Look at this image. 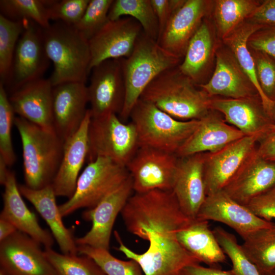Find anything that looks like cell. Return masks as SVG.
<instances>
[{"mask_svg": "<svg viewBox=\"0 0 275 275\" xmlns=\"http://www.w3.org/2000/svg\"><path fill=\"white\" fill-rule=\"evenodd\" d=\"M140 99L181 121L200 120L211 109V97L183 74L178 66L158 75Z\"/></svg>", "mask_w": 275, "mask_h": 275, "instance_id": "cell-1", "label": "cell"}, {"mask_svg": "<svg viewBox=\"0 0 275 275\" xmlns=\"http://www.w3.org/2000/svg\"><path fill=\"white\" fill-rule=\"evenodd\" d=\"M14 124L22 143L24 185L40 189L52 184L62 160L64 141L54 131L19 116Z\"/></svg>", "mask_w": 275, "mask_h": 275, "instance_id": "cell-2", "label": "cell"}, {"mask_svg": "<svg viewBox=\"0 0 275 275\" xmlns=\"http://www.w3.org/2000/svg\"><path fill=\"white\" fill-rule=\"evenodd\" d=\"M42 31L46 52L53 65L49 78L52 86L68 82L86 84L91 59L89 40L73 25L61 21Z\"/></svg>", "mask_w": 275, "mask_h": 275, "instance_id": "cell-3", "label": "cell"}, {"mask_svg": "<svg viewBox=\"0 0 275 275\" xmlns=\"http://www.w3.org/2000/svg\"><path fill=\"white\" fill-rule=\"evenodd\" d=\"M121 59L126 96L123 108L118 117L125 122L149 84L162 72L178 66L182 59L165 50L143 32L130 56Z\"/></svg>", "mask_w": 275, "mask_h": 275, "instance_id": "cell-4", "label": "cell"}, {"mask_svg": "<svg viewBox=\"0 0 275 275\" xmlns=\"http://www.w3.org/2000/svg\"><path fill=\"white\" fill-rule=\"evenodd\" d=\"M120 214L127 230L142 239L146 231L183 228L194 220L182 210L172 190L161 189L135 193Z\"/></svg>", "mask_w": 275, "mask_h": 275, "instance_id": "cell-5", "label": "cell"}, {"mask_svg": "<svg viewBox=\"0 0 275 275\" xmlns=\"http://www.w3.org/2000/svg\"><path fill=\"white\" fill-rule=\"evenodd\" d=\"M129 118L136 130L139 147L176 154L200 123V120H177L141 99L132 108Z\"/></svg>", "mask_w": 275, "mask_h": 275, "instance_id": "cell-6", "label": "cell"}, {"mask_svg": "<svg viewBox=\"0 0 275 275\" xmlns=\"http://www.w3.org/2000/svg\"><path fill=\"white\" fill-rule=\"evenodd\" d=\"M129 177L126 167L109 158L98 157L88 162L79 175L72 197L59 206L61 216H67L79 209L94 207Z\"/></svg>", "mask_w": 275, "mask_h": 275, "instance_id": "cell-7", "label": "cell"}, {"mask_svg": "<svg viewBox=\"0 0 275 275\" xmlns=\"http://www.w3.org/2000/svg\"><path fill=\"white\" fill-rule=\"evenodd\" d=\"M114 234L119 244L117 249L135 261L144 275H178L185 267L200 263L181 245L176 235L148 231L146 234L148 249L138 254L124 243L118 231Z\"/></svg>", "mask_w": 275, "mask_h": 275, "instance_id": "cell-8", "label": "cell"}, {"mask_svg": "<svg viewBox=\"0 0 275 275\" xmlns=\"http://www.w3.org/2000/svg\"><path fill=\"white\" fill-rule=\"evenodd\" d=\"M88 140L89 162L104 157L126 167L139 148L134 125L125 123L114 114L91 118Z\"/></svg>", "mask_w": 275, "mask_h": 275, "instance_id": "cell-9", "label": "cell"}, {"mask_svg": "<svg viewBox=\"0 0 275 275\" xmlns=\"http://www.w3.org/2000/svg\"><path fill=\"white\" fill-rule=\"evenodd\" d=\"M180 157L176 153L140 147L126 168L135 193L172 190Z\"/></svg>", "mask_w": 275, "mask_h": 275, "instance_id": "cell-10", "label": "cell"}, {"mask_svg": "<svg viewBox=\"0 0 275 275\" xmlns=\"http://www.w3.org/2000/svg\"><path fill=\"white\" fill-rule=\"evenodd\" d=\"M88 86L92 118L119 116L125 103V83L121 59H108L94 67Z\"/></svg>", "mask_w": 275, "mask_h": 275, "instance_id": "cell-11", "label": "cell"}, {"mask_svg": "<svg viewBox=\"0 0 275 275\" xmlns=\"http://www.w3.org/2000/svg\"><path fill=\"white\" fill-rule=\"evenodd\" d=\"M49 61L42 28L32 20L24 19V29L16 45L7 86L12 92L28 82L42 78Z\"/></svg>", "mask_w": 275, "mask_h": 275, "instance_id": "cell-12", "label": "cell"}, {"mask_svg": "<svg viewBox=\"0 0 275 275\" xmlns=\"http://www.w3.org/2000/svg\"><path fill=\"white\" fill-rule=\"evenodd\" d=\"M259 135L244 136L219 150L205 153L204 180L206 196L223 190L256 151Z\"/></svg>", "mask_w": 275, "mask_h": 275, "instance_id": "cell-13", "label": "cell"}, {"mask_svg": "<svg viewBox=\"0 0 275 275\" xmlns=\"http://www.w3.org/2000/svg\"><path fill=\"white\" fill-rule=\"evenodd\" d=\"M41 245L17 230L0 242V270L7 275H55Z\"/></svg>", "mask_w": 275, "mask_h": 275, "instance_id": "cell-14", "label": "cell"}, {"mask_svg": "<svg viewBox=\"0 0 275 275\" xmlns=\"http://www.w3.org/2000/svg\"><path fill=\"white\" fill-rule=\"evenodd\" d=\"M143 32L141 25L132 17L125 16L109 20L89 40L91 55L90 72L94 67L105 60L130 56Z\"/></svg>", "mask_w": 275, "mask_h": 275, "instance_id": "cell-15", "label": "cell"}, {"mask_svg": "<svg viewBox=\"0 0 275 275\" xmlns=\"http://www.w3.org/2000/svg\"><path fill=\"white\" fill-rule=\"evenodd\" d=\"M133 190L130 177L117 189L104 198L94 207L87 209L82 218L92 222L90 230L83 236L76 238L77 245H87L109 250L112 230Z\"/></svg>", "mask_w": 275, "mask_h": 275, "instance_id": "cell-16", "label": "cell"}, {"mask_svg": "<svg viewBox=\"0 0 275 275\" xmlns=\"http://www.w3.org/2000/svg\"><path fill=\"white\" fill-rule=\"evenodd\" d=\"M196 218L222 223L233 229L243 239L273 223L256 215L223 189L206 196Z\"/></svg>", "mask_w": 275, "mask_h": 275, "instance_id": "cell-17", "label": "cell"}, {"mask_svg": "<svg viewBox=\"0 0 275 275\" xmlns=\"http://www.w3.org/2000/svg\"><path fill=\"white\" fill-rule=\"evenodd\" d=\"M89 102L86 84L68 82L53 88L52 115L54 132L64 142L79 128Z\"/></svg>", "mask_w": 275, "mask_h": 275, "instance_id": "cell-18", "label": "cell"}, {"mask_svg": "<svg viewBox=\"0 0 275 275\" xmlns=\"http://www.w3.org/2000/svg\"><path fill=\"white\" fill-rule=\"evenodd\" d=\"M211 4L210 1L185 0L173 14L158 43L182 59L191 39L209 14Z\"/></svg>", "mask_w": 275, "mask_h": 275, "instance_id": "cell-19", "label": "cell"}, {"mask_svg": "<svg viewBox=\"0 0 275 275\" xmlns=\"http://www.w3.org/2000/svg\"><path fill=\"white\" fill-rule=\"evenodd\" d=\"M211 109L223 114L225 120L245 136L263 138L270 132L274 120L259 95L245 98H211Z\"/></svg>", "mask_w": 275, "mask_h": 275, "instance_id": "cell-20", "label": "cell"}, {"mask_svg": "<svg viewBox=\"0 0 275 275\" xmlns=\"http://www.w3.org/2000/svg\"><path fill=\"white\" fill-rule=\"evenodd\" d=\"M53 88L49 78L42 77L12 91L8 96L15 114L43 128L54 131Z\"/></svg>", "mask_w": 275, "mask_h": 275, "instance_id": "cell-21", "label": "cell"}, {"mask_svg": "<svg viewBox=\"0 0 275 275\" xmlns=\"http://www.w3.org/2000/svg\"><path fill=\"white\" fill-rule=\"evenodd\" d=\"M90 109L78 130L64 142L62 160L52 185L57 197L70 199L75 193L79 172L89 152Z\"/></svg>", "mask_w": 275, "mask_h": 275, "instance_id": "cell-22", "label": "cell"}, {"mask_svg": "<svg viewBox=\"0 0 275 275\" xmlns=\"http://www.w3.org/2000/svg\"><path fill=\"white\" fill-rule=\"evenodd\" d=\"M205 153L180 157L172 191L183 212L195 219L206 197L204 180Z\"/></svg>", "mask_w": 275, "mask_h": 275, "instance_id": "cell-23", "label": "cell"}, {"mask_svg": "<svg viewBox=\"0 0 275 275\" xmlns=\"http://www.w3.org/2000/svg\"><path fill=\"white\" fill-rule=\"evenodd\" d=\"M215 59L211 77L206 82L198 85L209 96L220 95L239 99L259 95L228 49L216 50Z\"/></svg>", "mask_w": 275, "mask_h": 275, "instance_id": "cell-24", "label": "cell"}, {"mask_svg": "<svg viewBox=\"0 0 275 275\" xmlns=\"http://www.w3.org/2000/svg\"><path fill=\"white\" fill-rule=\"evenodd\" d=\"M275 186V162L260 157L256 151L223 190L246 205L254 198Z\"/></svg>", "mask_w": 275, "mask_h": 275, "instance_id": "cell-25", "label": "cell"}, {"mask_svg": "<svg viewBox=\"0 0 275 275\" xmlns=\"http://www.w3.org/2000/svg\"><path fill=\"white\" fill-rule=\"evenodd\" d=\"M4 186L3 208L0 218L11 222L17 230L28 235L44 248H52L54 240L53 235L48 230L42 228L35 214L26 205L14 171L10 170Z\"/></svg>", "mask_w": 275, "mask_h": 275, "instance_id": "cell-26", "label": "cell"}, {"mask_svg": "<svg viewBox=\"0 0 275 275\" xmlns=\"http://www.w3.org/2000/svg\"><path fill=\"white\" fill-rule=\"evenodd\" d=\"M244 136L241 131L210 112L200 119L198 127L176 154L183 157L198 153L215 152Z\"/></svg>", "mask_w": 275, "mask_h": 275, "instance_id": "cell-27", "label": "cell"}, {"mask_svg": "<svg viewBox=\"0 0 275 275\" xmlns=\"http://www.w3.org/2000/svg\"><path fill=\"white\" fill-rule=\"evenodd\" d=\"M22 196L35 207L50 228L62 253L78 255L77 245L74 236V228H67L56 202L52 184L40 189H33L24 184H18Z\"/></svg>", "mask_w": 275, "mask_h": 275, "instance_id": "cell-28", "label": "cell"}, {"mask_svg": "<svg viewBox=\"0 0 275 275\" xmlns=\"http://www.w3.org/2000/svg\"><path fill=\"white\" fill-rule=\"evenodd\" d=\"M177 238L181 245L200 263L219 267L226 261V255L219 244L208 221L195 219L179 231Z\"/></svg>", "mask_w": 275, "mask_h": 275, "instance_id": "cell-29", "label": "cell"}, {"mask_svg": "<svg viewBox=\"0 0 275 275\" xmlns=\"http://www.w3.org/2000/svg\"><path fill=\"white\" fill-rule=\"evenodd\" d=\"M214 36L209 22L203 20L191 39L178 65L180 71L197 85L203 84L215 54Z\"/></svg>", "mask_w": 275, "mask_h": 275, "instance_id": "cell-30", "label": "cell"}, {"mask_svg": "<svg viewBox=\"0 0 275 275\" xmlns=\"http://www.w3.org/2000/svg\"><path fill=\"white\" fill-rule=\"evenodd\" d=\"M262 28L246 20L223 40L241 69L255 87L264 108L275 122V102L268 99L262 91L257 79L254 59L248 46L249 38Z\"/></svg>", "mask_w": 275, "mask_h": 275, "instance_id": "cell-31", "label": "cell"}, {"mask_svg": "<svg viewBox=\"0 0 275 275\" xmlns=\"http://www.w3.org/2000/svg\"><path fill=\"white\" fill-rule=\"evenodd\" d=\"M243 240L241 245L243 251L261 275H270L275 271V223Z\"/></svg>", "mask_w": 275, "mask_h": 275, "instance_id": "cell-32", "label": "cell"}, {"mask_svg": "<svg viewBox=\"0 0 275 275\" xmlns=\"http://www.w3.org/2000/svg\"><path fill=\"white\" fill-rule=\"evenodd\" d=\"M255 0H217L214 2V18L223 39L246 21L260 4Z\"/></svg>", "mask_w": 275, "mask_h": 275, "instance_id": "cell-33", "label": "cell"}, {"mask_svg": "<svg viewBox=\"0 0 275 275\" xmlns=\"http://www.w3.org/2000/svg\"><path fill=\"white\" fill-rule=\"evenodd\" d=\"M129 16L141 25L143 32L157 41L159 25L151 0H115L108 12L109 20H116L122 17Z\"/></svg>", "mask_w": 275, "mask_h": 275, "instance_id": "cell-34", "label": "cell"}, {"mask_svg": "<svg viewBox=\"0 0 275 275\" xmlns=\"http://www.w3.org/2000/svg\"><path fill=\"white\" fill-rule=\"evenodd\" d=\"M24 25V20H12L0 15V82L5 87L9 81L16 45Z\"/></svg>", "mask_w": 275, "mask_h": 275, "instance_id": "cell-35", "label": "cell"}, {"mask_svg": "<svg viewBox=\"0 0 275 275\" xmlns=\"http://www.w3.org/2000/svg\"><path fill=\"white\" fill-rule=\"evenodd\" d=\"M1 14L12 20H30L41 28L50 25L46 1L1 0Z\"/></svg>", "mask_w": 275, "mask_h": 275, "instance_id": "cell-36", "label": "cell"}, {"mask_svg": "<svg viewBox=\"0 0 275 275\" xmlns=\"http://www.w3.org/2000/svg\"><path fill=\"white\" fill-rule=\"evenodd\" d=\"M45 255L55 275H105L90 257L59 253L52 248L44 249Z\"/></svg>", "mask_w": 275, "mask_h": 275, "instance_id": "cell-37", "label": "cell"}, {"mask_svg": "<svg viewBox=\"0 0 275 275\" xmlns=\"http://www.w3.org/2000/svg\"><path fill=\"white\" fill-rule=\"evenodd\" d=\"M212 231L225 254L231 260L232 267L230 271L232 275H261L234 235L221 227H216Z\"/></svg>", "mask_w": 275, "mask_h": 275, "instance_id": "cell-38", "label": "cell"}, {"mask_svg": "<svg viewBox=\"0 0 275 275\" xmlns=\"http://www.w3.org/2000/svg\"><path fill=\"white\" fill-rule=\"evenodd\" d=\"M77 251L78 255L92 258L105 275H144L135 261L119 259L113 256L109 250L87 245H78Z\"/></svg>", "mask_w": 275, "mask_h": 275, "instance_id": "cell-39", "label": "cell"}, {"mask_svg": "<svg viewBox=\"0 0 275 275\" xmlns=\"http://www.w3.org/2000/svg\"><path fill=\"white\" fill-rule=\"evenodd\" d=\"M14 114L6 89L0 82V157L9 167L16 160L11 136Z\"/></svg>", "mask_w": 275, "mask_h": 275, "instance_id": "cell-40", "label": "cell"}, {"mask_svg": "<svg viewBox=\"0 0 275 275\" xmlns=\"http://www.w3.org/2000/svg\"><path fill=\"white\" fill-rule=\"evenodd\" d=\"M114 0H90L79 21L73 26L89 40L109 21L108 12Z\"/></svg>", "mask_w": 275, "mask_h": 275, "instance_id": "cell-41", "label": "cell"}, {"mask_svg": "<svg viewBox=\"0 0 275 275\" xmlns=\"http://www.w3.org/2000/svg\"><path fill=\"white\" fill-rule=\"evenodd\" d=\"M90 0L46 1L50 20L74 25L81 19Z\"/></svg>", "mask_w": 275, "mask_h": 275, "instance_id": "cell-42", "label": "cell"}, {"mask_svg": "<svg viewBox=\"0 0 275 275\" xmlns=\"http://www.w3.org/2000/svg\"><path fill=\"white\" fill-rule=\"evenodd\" d=\"M250 51L262 91L268 99L275 102V58L262 51Z\"/></svg>", "mask_w": 275, "mask_h": 275, "instance_id": "cell-43", "label": "cell"}, {"mask_svg": "<svg viewBox=\"0 0 275 275\" xmlns=\"http://www.w3.org/2000/svg\"><path fill=\"white\" fill-rule=\"evenodd\" d=\"M256 215L268 222L275 219V186L245 205Z\"/></svg>", "mask_w": 275, "mask_h": 275, "instance_id": "cell-44", "label": "cell"}, {"mask_svg": "<svg viewBox=\"0 0 275 275\" xmlns=\"http://www.w3.org/2000/svg\"><path fill=\"white\" fill-rule=\"evenodd\" d=\"M251 50L265 52L275 58V26L260 29L249 38Z\"/></svg>", "mask_w": 275, "mask_h": 275, "instance_id": "cell-45", "label": "cell"}, {"mask_svg": "<svg viewBox=\"0 0 275 275\" xmlns=\"http://www.w3.org/2000/svg\"><path fill=\"white\" fill-rule=\"evenodd\" d=\"M185 0H151L159 25V36L161 35L174 12Z\"/></svg>", "mask_w": 275, "mask_h": 275, "instance_id": "cell-46", "label": "cell"}, {"mask_svg": "<svg viewBox=\"0 0 275 275\" xmlns=\"http://www.w3.org/2000/svg\"><path fill=\"white\" fill-rule=\"evenodd\" d=\"M247 20L262 28L275 26V0L261 1Z\"/></svg>", "mask_w": 275, "mask_h": 275, "instance_id": "cell-47", "label": "cell"}, {"mask_svg": "<svg viewBox=\"0 0 275 275\" xmlns=\"http://www.w3.org/2000/svg\"><path fill=\"white\" fill-rule=\"evenodd\" d=\"M178 275H232L229 270H224L219 267H205L195 264L183 268Z\"/></svg>", "mask_w": 275, "mask_h": 275, "instance_id": "cell-48", "label": "cell"}, {"mask_svg": "<svg viewBox=\"0 0 275 275\" xmlns=\"http://www.w3.org/2000/svg\"><path fill=\"white\" fill-rule=\"evenodd\" d=\"M260 141L257 154L266 160L275 162V133H268Z\"/></svg>", "mask_w": 275, "mask_h": 275, "instance_id": "cell-49", "label": "cell"}, {"mask_svg": "<svg viewBox=\"0 0 275 275\" xmlns=\"http://www.w3.org/2000/svg\"><path fill=\"white\" fill-rule=\"evenodd\" d=\"M17 231L15 226L9 221L0 218V242L7 238Z\"/></svg>", "mask_w": 275, "mask_h": 275, "instance_id": "cell-50", "label": "cell"}, {"mask_svg": "<svg viewBox=\"0 0 275 275\" xmlns=\"http://www.w3.org/2000/svg\"><path fill=\"white\" fill-rule=\"evenodd\" d=\"M2 158L0 157V183L4 185L9 173L10 170Z\"/></svg>", "mask_w": 275, "mask_h": 275, "instance_id": "cell-51", "label": "cell"}, {"mask_svg": "<svg viewBox=\"0 0 275 275\" xmlns=\"http://www.w3.org/2000/svg\"><path fill=\"white\" fill-rule=\"evenodd\" d=\"M269 133H275V122L272 125Z\"/></svg>", "mask_w": 275, "mask_h": 275, "instance_id": "cell-52", "label": "cell"}, {"mask_svg": "<svg viewBox=\"0 0 275 275\" xmlns=\"http://www.w3.org/2000/svg\"><path fill=\"white\" fill-rule=\"evenodd\" d=\"M0 275H7L2 270H0Z\"/></svg>", "mask_w": 275, "mask_h": 275, "instance_id": "cell-53", "label": "cell"}, {"mask_svg": "<svg viewBox=\"0 0 275 275\" xmlns=\"http://www.w3.org/2000/svg\"><path fill=\"white\" fill-rule=\"evenodd\" d=\"M270 275H275V271H274Z\"/></svg>", "mask_w": 275, "mask_h": 275, "instance_id": "cell-54", "label": "cell"}]
</instances>
